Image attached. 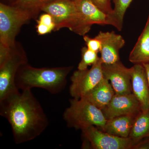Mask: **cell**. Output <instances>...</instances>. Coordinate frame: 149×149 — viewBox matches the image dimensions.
Masks as SVG:
<instances>
[{"instance_id": "cell-1", "label": "cell", "mask_w": 149, "mask_h": 149, "mask_svg": "<svg viewBox=\"0 0 149 149\" xmlns=\"http://www.w3.org/2000/svg\"><path fill=\"white\" fill-rule=\"evenodd\" d=\"M0 115L10 124L16 144L34 140L49 124L47 115L31 90L19 91L0 101Z\"/></svg>"}, {"instance_id": "cell-2", "label": "cell", "mask_w": 149, "mask_h": 149, "mask_svg": "<svg viewBox=\"0 0 149 149\" xmlns=\"http://www.w3.org/2000/svg\"><path fill=\"white\" fill-rule=\"evenodd\" d=\"M72 69V66L36 68L26 63L18 70L15 84L19 91L39 88L56 95L65 89L67 77Z\"/></svg>"}, {"instance_id": "cell-3", "label": "cell", "mask_w": 149, "mask_h": 149, "mask_svg": "<svg viewBox=\"0 0 149 149\" xmlns=\"http://www.w3.org/2000/svg\"><path fill=\"white\" fill-rule=\"evenodd\" d=\"M41 10L52 17L56 25L54 31L67 28L84 36L92 27L85 21L74 1L54 0L43 6Z\"/></svg>"}, {"instance_id": "cell-4", "label": "cell", "mask_w": 149, "mask_h": 149, "mask_svg": "<svg viewBox=\"0 0 149 149\" xmlns=\"http://www.w3.org/2000/svg\"><path fill=\"white\" fill-rule=\"evenodd\" d=\"M69 102L63 114L68 127L82 130L93 125L102 130L107 120L102 110L83 98H72Z\"/></svg>"}, {"instance_id": "cell-5", "label": "cell", "mask_w": 149, "mask_h": 149, "mask_svg": "<svg viewBox=\"0 0 149 149\" xmlns=\"http://www.w3.org/2000/svg\"><path fill=\"white\" fill-rule=\"evenodd\" d=\"M35 15L31 12L14 6L0 4V47L15 48V39L20 27Z\"/></svg>"}, {"instance_id": "cell-6", "label": "cell", "mask_w": 149, "mask_h": 149, "mask_svg": "<svg viewBox=\"0 0 149 149\" xmlns=\"http://www.w3.org/2000/svg\"><path fill=\"white\" fill-rule=\"evenodd\" d=\"M81 131L83 149H133L134 146L129 138L111 135L93 125Z\"/></svg>"}, {"instance_id": "cell-7", "label": "cell", "mask_w": 149, "mask_h": 149, "mask_svg": "<svg viewBox=\"0 0 149 149\" xmlns=\"http://www.w3.org/2000/svg\"><path fill=\"white\" fill-rule=\"evenodd\" d=\"M26 63L25 54L15 48L0 61V101L19 91L15 84V77L19 68Z\"/></svg>"}, {"instance_id": "cell-8", "label": "cell", "mask_w": 149, "mask_h": 149, "mask_svg": "<svg viewBox=\"0 0 149 149\" xmlns=\"http://www.w3.org/2000/svg\"><path fill=\"white\" fill-rule=\"evenodd\" d=\"M104 78L100 58L90 69H77L70 77L69 93L72 98L83 97Z\"/></svg>"}, {"instance_id": "cell-9", "label": "cell", "mask_w": 149, "mask_h": 149, "mask_svg": "<svg viewBox=\"0 0 149 149\" xmlns=\"http://www.w3.org/2000/svg\"><path fill=\"white\" fill-rule=\"evenodd\" d=\"M104 78L108 80L115 94L132 93V69L124 65L120 61L111 63H102Z\"/></svg>"}, {"instance_id": "cell-10", "label": "cell", "mask_w": 149, "mask_h": 149, "mask_svg": "<svg viewBox=\"0 0 149 149\" xmlns=\"http://www.w3.org/2000/svg\"><path fill=\"white\" fill-rule=\"evenodd\" d=\"M141 110L140 103L133 93L115 94L109 103L102 110L107 120L121 116H136Z\"/></svg>"}, {"instance_id": "cell-11", "label": "cell", "mask_w": 149, "mask_h": 149, "mask_svg": "<svg viewBox=\"0 0 149 149\" xmlns=\"http://www.w3.org/2000/svg\"><path fill=\"white\" fill-rule=\"evenodd\" d=\"M95 37L101 45L100 58L102 63L111 64L120 61L119 52L125 43L121 35L114 31H100Z\"/></svg>"}, {"instance_id": "cell-12", "label": "cell", "mask_w": 149, "mask_h": 149, "mask_svg": "<svg viewBox=\"0 0 149 149\" xmlns=\"http://www.w3.org/2000/svg\"><path fill=\"white\" fill-rule=\"evenodd\" d=\"M132 69V93L139 100L142 110L149 108V87L143 64H134Z\"/></svg>"}, {"instance_id": "cell-13", "label": "cell", "mask_w": 149, "mask_h": 149, "mask_svg": "<svg viewBox=\"0 0 149 149\" xmlns=\"http://www.w3.org/2000/svg\"><path fill=\"white\" fill-rule=\"evenodd\" d=\"M74 1L83 18L89 25H110L114 27L110 15L100 9L91 0H77Z\"/></svg>"}, {"instance_id": "cell-14", "label": "cell", "mask_w": 149, "mask_h": 149, "mask_svg": "<svg viewBox=\"0 0 149 149\" xmlns=\"http://www.w3.org/2000/svg\"><path fill=\"white\" fill-rule=\"evenodd\" d=\"M115 94L109 81L104 77L95 88L81 98L87 100L98 108L102 110L109 103Z\"/></svg>"}, {"instance_id": "cell-15", "label": "cell", "mask_w": 149, "mask_h": 149, "mask_svg": "<svg viewBox=\"0 0 149 149\" xmlns=\"http://www.w3.org/2000/svg\"><path fill=\"white\" fill-rule=\"evenodd\" d=\"M129 60L134 64L149 63V15L143 32L130 52Z\"/></svg>"}, {"instance_id": "cell-16", "label": "cell", "mask_w": 149, "mask_h": 149, "mask_svg": "<svg viewBox=\"0 0 149 149\" xmlns=\"http://www.w3.org/2000/svg\"><path fill=\"white\" fill-rule=\"evenodd\" d=\"M136 116H121L107 120L102 130L113 136L128 138L130 135Z\"/></svg>"}, {"instance_id": "cell-17", "label": "cell", "mask_w": 149, "mask_h": 149, "mask_svg": "<svg viewBox=\"0 0 149 149\" xmlns=\"http://www.w3.org/2000/svg\"><path fill=\"white\" fill-rule=\"evenodd\" d=\"M128 138L134 146L143 139L149 138V108L141 110L136 116Z\"/></svg>"}, {"instance_id": "cell-18", "label": "cell", "mask_w": 149, "mask_h": 149, "mask_svg": "<svg viewBox=\"0 0 149 149\" xmlns=\"http://www.w3.org/2000/svg\"><path fill=\"white\" fill-rule=\"evenodd\" d=\"M133 0H113L114 8L110 15L114 23V27L118 31L122 30L124 15Z\"/></svg>"}, {"instance_id": "cell-19", "label": "cell", "mask_w": 149, "mask_h": 149, "mask_svg": "<svg viewBox=\"0 0 149 149\" xmlns=\"http://www.w3.org/2000/svg\"><path fill=\"white\" fill-rule=\"evenodd\" d=\"M100 59L97 53L91 50L87 47H83L81 49V60L78 64L77 69H88V67L92 66Z\"/></svg>"}, {"instance_id": "cell-20", "label": "cell", "mask_w": 149, "mask_h": 149, "mask_svg": "<svg viewBox=\"0 0 149 149\" xmlns=\"http://www.w3.org/2000/svg\"><path fill=\"white\" fill-rule=\"evenodd\" d=\"M54 0H17L14 6L27 10L34 15L41 10L43 6Z\"/></svg>"}, {"instance_id": "cell-21", "label": "cell", "mask_w": 149, "mask_h": 149, "mask_svg": "<svg viewBox=\"0 0 149 149\" xmlns=\"http://www.w3.org/2000/svg\"><path fill=\"white\" fill-rule=\"evenodd\" d=\"M83 39L86 46L89 49L98 53L101 49L100 42L95 37L92 38L87 35L83 36Z\"/></svg>"}, {"instance_id": "cell-22", "label": "cell", "mask_w": 149, "mask_h": 149, "mask_svg": "<svg viewBox=\"0 0 149 149\" xmlns=\"http://www.w3.org/2000/svg\"><path fill=\"white\" fill-rule=\"evenodd\" d=\"M98 8L108 14L111 15L113 11L110 0H91Z\"/></svg>"}, {"instance_id": "cell-23", "label": "cell", "mask_w": 149, "mask_h": 149, "mask_svg": "<svg viewBox=\"0 0 149 149\" xmlns=\"http://www.w3.org/2000/svg\"><path fill=\"white\" fill-rule=\"evenodd\" d=\"M37 23H40L49 27L52 31L55 29V23L52 17L49 14L46 13L40 16L39 19L37 20Z\"/></svg>"}, {"instance_id": "cell-24", "label": "cell", "mask_w": 149, "mask_h": 149, "mask_svg": "<svg viewBox=\"0 0 149 149\" xmlns=\"http://www.w3.org/2000/svg\"><path fill=\"white\" fill-rule=\"evenodd\" d=\"M36 28L37 33L40 35H46L52 31L47 26L40 23H37Z\"/></svg>"}, {"instance_id": "cell-25", "label": "cell", "mask_w": 149, "mask_h": 149, "mask_svg": "<svg viewBox=\"0 0 149 149\" xmlns=\"http://www.w3.org/2000/svg\"><path fill=\"white\" fill-rule=\"evenodd\" d=\"M133 149H149V138L141 140L134 146Z\"/></svg>"}, {"instance_id": "cell-26", "label": "cell", "mask_w": 149, "mask_h": 149, "mask_svg": "<svg viewBox=\"0 0 149 149\" xmlns=\"http://www.w3.org/2000/svg\"><path fill=\"white\" fill-rule=\"evenodd\" d=\"M143 65L144 68H145V70H146L147 80H148V83L149 87V63H144V64Z\"/></svg>"}, {"instance_id": "cell-27", "label": "cell", "mask_w": 149, "mask_h": 149, "mask_svg": "<svg viewBox=\"0 0 149 149\" xmlns=\"http://www.w3.org/2000/svg\"><path fill=\"white\" fill-rule=\"evenodd\" d=\"M71 1H77V0H71Z\"/></svg>"}, {"instance_id": "cell-28", "label": "cell", "mask_w": 149, "mask_h": 149, "mask_svg": "<svg viewBox=\"0 0 149 149\" xmlns=\"http://www.w3.org/2000/svg\"><path fill=\"white\" fill-rule=\"evenodd\" d=\"M110 1H111V0H110Z\"/></svg>"}]
</instances>
